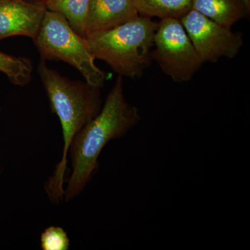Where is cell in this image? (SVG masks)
Segmentation results:
<instances>
[{
    "label": "cell",
    "mask_w": 250,
    "mask_h": 250,
    "mask_svg": "<svg viewBox=\"0 0 250 250\" xmlns=\"http://www.w3.org/2000/svg\"><path fill=\"white\" fill-rule=\"evenodd\" d=\"M32 62L27 57H16L0 51V72L18 86H25L32 78Z\"/></svg>",
    "instance_id": "12"
},
{
    "label": "cell",
    "mask_w": 250,
    "mask_h": 250,
    "mask_svg": "<svg viewBox=\"0 0 250 250\" xmlns=\"http://www.w3.org/2000/svg\"><path fill=\"white\" fill-rule=\"evenodd\" d=\"M90 0H47L46 9L60 14L77 34L85 37Z\"/></svg>",
    "instance_id": "11"
},
{
    "label": "cell",
    "mask_w": 250,
    "mask_h": 250,
    "mask_svg": "<svg viewBox=\"0 0 250 250\" xmlns=\"http://www.w3.org/2000/svg\"><path fill=\"white\" fill-rule=\"evenodd\" d=\"M70 239L61 227L51 226L45 229L41 236V246L43 250H67Z\"/></svg>",
    "instance_id": "13"
},
{
    "label": "cell",
    "mask_w": 250,
    "mask_h": 250,
    "mask_svg": "<svg viewBox=\"0 0 250 250\" xmlns=\"http://www.w3.org/2000/svg\"><path fill=\"white\" fill-rule=\"evenodd\" d=\"M192 9L231 29L248 16L250 6L245 0H192Z\"/></svg>",
    "instance_id": "9"
},
{
    "label": "cell",
    "mask_w": 250,
    "mask_h": 250,
    "mask_svg": "<svg viewBox=\"0 0 250 250\" xmlns=\"http://www.w3.org/2000/svg\"><path fill=\"white\" fill-rule=\"evenodd\" d=\"M151 57L164 73L177 83L191 80L203 64L177 18L161 19L158 22Z\"/></svg>",
    "instance_id": "5"
},
{
    "label": "cell",
    "mask_w": 250,
    "mask_h": 250,
    "mask_svg": "<svg viewBox=\"0 0 250 250\" xmlns=\"http://www.w3.org/2000/svg\"><path fill=\"white\" fill-rule=\"evenodd\" d=\"M123 79L118 76L98 114L72 140L68 151L71 172L64 189L66 202L80 195L89 183L98 170L104 147L127 134L141 121L139 108L125 98Z\"/></svg>",
    "instance_id": "1"
},
{
    "label": "cell",
    "mask_w": 250,
    "mask_h": 250,
    "mask_svg": "<svg viewBox=\"0 0 250 250\" xmlns=\"http://www.w3.org/2000/svg\"><path fill=\"white\" fill-rule=\"evenodd\" d=\"M45 4L27 0H0V42L12 36L36 39L45 16Z\"/></svg>",
    "instance_id": "7"
},
{
    "label": "cell",
    "mask_w": 250,
    "mask_h": 250,
    "mask_svg": "<svg viewBox=\"0 0 250 250\" xmlns=\"http://www.w3.org/2000/svg\"><path fill=\"white\" fill-rule=\"evenodd\" d=\"M180 21L202 63L235 58L243 47L241 33L233 32L195 10H190Z\"/></svg>",
    "instance_id": "6"
},
{
    "label": "cell",
    "mask_w": 250,
    "mask_h": 250,
    "mask_svg": "<svg viewBox=\"0 0 250 250\" xmlns=\"http://www.w3.org/2000/svg\"><path fill=\"white\" fill-rule=\"evenodd\" d=\"M158 22L138 15L108 30L85 36L94 58L122 77H141L149 66Z\"/></svg>",
    "instance_id": "3"
},
{
    "label": "cell",
    "mask_w": 250,
    "mask_h": 250,
    "mask_svg": "<svg viewBox=\"0 0 250 250\" xmlns=\"http://www.w3.org/2000/svg\"><path fill=\"white\" fill-rule=\"evenodd\" d=\"M41 1H42V0H41ZM43 1H44V4H45V1H47V0H43Z\"/></svg>",
    "instance_id": "16"
},
{
    "label": "cell",
    "mask_w": 250,
    "mask_h": 250,
    "mask_svg": "<svg viewBox=\"0 0 250 250\" xmlns=\"http://www.w3.org/2000/svg\"><path fill=\"white\" fill-rule=\"evenodd\" d=\"M38 72L51 110L58 117L62 128L63 149L62 159L45 186L49 200L59 203L63 199L70 144L77 133L98 114L103 101L100 88L86 82L71 80L62 76L42 59L38 65Z\"/></svg>",
    "instance_id": "2"
},
{
    "label": "cell",
    "mask_w": 250,
    "mask_h": 250,
    "mask_svg": "<svg viewBox=\"0 0 250 250\" xmlns=\"http://www.w3.org/2000/svg\"><path fill=\"white\" fill-rule=\"evenodd\" d=\"M138 13L146 17L181 19L192 9V0H134Z\"/></svg>",
    "instance_id": "10"
},
{
    "label": "cell",
    "mask_w": 250,
    "mask_h": 250,
    "mask_svg": "<svg viewBox=\"0 0 250 250\" xmlns=\"http://www.w3.org/2000/svg\"><path fill=\"white\" fill-rule=\"evenodd\" d=\"M246 1L247 4L250 6V0H245Z\"/></svg>",
    "instance_id": "14"
},
{
    "label": "cell",
    "mask_w": 250,
    "mask_h": 250,
    "mask_svg": "<svg viewBox=\"0 0 250 250\" xmlns=\"http://www.w3.org/2000/svg\"><path fill=\"white\" fill-rule=\"evenodd\" d=\"M0 93H1V87H0ZM0 111H1V108H0Z\"/></svg>",
    "instance_id": "15"
},
{
    "label": "cell",
    "mask_w": 250,
    "mask_h": 250,
    "mask_svg": "<svg viewBox=\"0 0 250 250\" xmlns=\"http://www.w3.org/2000/svg\"><path fill=\"white\" fill-rule=\"evenodd\" d=\"M34 41L42 60L62 61L77 69L90 85L100 88L104 84L106 72L95 64L86 39L60 14L46 11Z\"/></svg>",
    "instance_id": "4"
},
{
    "label": "cell",
    "mask_w": 250,
    "mask_h": 250,
    "mask_svg": "<svg viewBox=\"0 0 250 250\" xmlns=\"http://www.w3.org/2000/svg\"><path fill=\"white\" fill-rule=\"evenodd\" d=\"M138 15L134 0H90L85 37L116 27Z\"/></svg>",
    "instance_id": "8"
}]
</instances>
